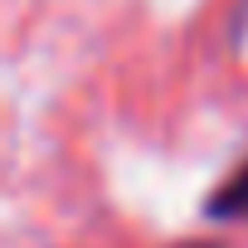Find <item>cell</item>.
<instances>
[{
    "label": "cell",
    "instance_id": "1",
    "mask_svg": "<svg viewBox=\"0 0 248 248\" xmlns=\"http://www.w3.org/2000/svg\"><path fill=\"white\" fill-rule=\"evenodd\" d=\"M209 214H219V219H233V214H248V161L219 185V195L209 200Z\"/></svg>",
    "mask_w": 248,
    "mask_h": 248
},
{
    "label": "cell",
    "instance_id": "2",
    "mask_svg": "<svg viewBox=\"0 0 248 248\" xmlns=\"http://www.w3.org/2000/svg\"><path fill=\"white\" fill-rule=\"evenodd\" d=\"M180 248H214V243H180Z\"/></svg>",
    "mask_w": 248,
    "mask_h": 248
}]
</instances>
